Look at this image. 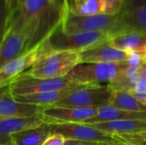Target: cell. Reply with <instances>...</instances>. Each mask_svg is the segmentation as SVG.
Wrapping results in <instances>:
<instances>
[{
	"label": "cell",
	"mask_w": 146,
	"mask_h": 145,
	"mask_svg": "<svg viewBox=\"0 0 146 145\" xmlns=\"http://www.w3.org/2000/svg\"><path fill=\"white\" fill-rule=\"evenodd\" d=\"M57 7H59L61 9L63 10V12L65 13V15L67 14V11H66V7H65V2L64 0H51Z\"/></svg>",
	"instance_id": "cell-32"
},
{
	"label": "cell",
	"mask_w": 146,
	"mask_h": 145,
	"mask_svg": "<svg viewBox=\"0 0 146 145\" xmlns=\"http://www.w3.org/2000/svg\"><path fill=\"white\" fill-rule=\"evenodd\" d=\"M113 91L109 85H93L78 90L51 107L102 108L110 106Z\"/></svg>",
	"instance_id": "cell-7"
},
{
	"label": "cell",
	"mask_w": 146,
	"mask_h": 145,
	"mask_svg": "<svg viewBox=\"0 0 146 145\" xmlns=\"http://www.w3.org/2000/svg\"><path fill=\"white\" fill-rule=\"evenodd\" d=\"M89 126L111 135L131 134L146 131L145 120L113 121L91 124Z\"/></svg>",
	"instance_id": "cell-17"
},
{
	"label": "cell",
	"mask_w": 146,
	"mask_h": 145,
	"mask_svg": "<svg viewBox=\"0 0 146 145\" xmlns=\"http://www.w3.org/2000/svg\"><path fill=\"white\" fill-rule=\"evenodd\" d=\"M79 64H80V52L51 50L48 47L35 63L23 73L36 79L63 78Z\"/></svg>",
	"instance_id": "cell-2"
},
{
	"label": "cell",
	"mask_w": 146,
	"mask_h": 145,
	"mask_svg": "<svg viewBox=\"0 0 146 145\" xmlns=\"http://www.w3.org/2000/svg\"><path fill=\"white\" fill-rule=\"evenodd\" d=\"M9 18V9L5 0H0V41L5 32Z\"/></svg>",
	"instance_id": "cell-25"
},
{
	"label": "cell",
	"mask_w": 146,
	"mask_h": 145,
	"mask_svg": "<svg viewBox=\"0 0 146 145\" xmlns=\"http://www.w3.org/2000/svg\"><path fill=\"white\" fill-rule=\"evenodd\" d=\"M111 46L131 53L146 54V33L132 31L114 37L108 42Z\"/></svg>",
	"instance_id": "cell-18"
},
{
	"label": "cell",
	"mask_w": 146,
	"mask_h": 145,
	"mask_svg": "<svg viewBox=\"0 0 146 145\" xmlns=\"http://www.w3.org/2000/svg\"><path fill=\"white\" fill-rule=\"evenodd\" d=\"M110 106L127 111L146 112V106L137 100L131 93L121 91H113Z\"/></svg>",
	"instance_id": "cell-22"
},
{
	"label": "cell",
	"mask_w": 146,
	"mask_h": 145,
	"mask_svg": "<svg viewBox=\"0 0 146 145\" xmlns=\"http://www.w3.org/2000/svg\"><path fill=\"white\" fill-rule=\"evenodd\" d=\"M105 0H86L84 3L73 5L69 12L79 16H89L104 14Z\"/></svg>",
	"instance_id": "cell-23"
},
{
	"label": "cell",
	"mask_w": 146,
	"mask_h": 145,
	"mask_svg": "<svg viewBox=\"0 0 146 145\" xmlns=\"http://www.w3.org/2000/svg\"><path fill=\"white\" fill-rule=\"evenodd\" d=\"M122 63H80L72 69L67 77L81 85H100L113 82L125 68Z\"/></svg>",
	"instance_id": "cell-5"
},
{
	"label": "cell",
	"mask_w": 146,
	"mask_h": 145,
	"mask_svg": "<svg viewBox=\"0 0 146 145\" xmlns=\"http://www.w3.org/2000/svg\"><path fill=\"white\" fill-rule=\"evenodd\" d=\"M20 1H21V0H9V6H8L9 15L10 13H12V12L16 9V7L18 6Z\"/></svg>",
	"instance_id": "cell-31"
},
{
	"label": "cell",
	"mask_w": 146,
	"mask_h": 145,
	"mask_svg": "<svg viewBox=\"0 0 146 145\" xmlns=\"http://www.w3.org/2000/svg\"><path fill=\"white\" fill-rule=\"evenodd\" d=\"M143 66H144V67H145V68H146V62H145V63L143 64Z\"/></svg>",
	"instance_id": "cell-36"
},
{
	"label": "cell",
	"mask_w": 146,
	"mask_h": 145,
	"mask_svg": "<svg viewBox=\"0 0 146 145\" xmlns=\"http://www.w3.org/2000/svg\"><path fill=\"white\" fill-rule=\"evenodd\" d=\"M97 108H55L47 107L42 111L44 123L58 125L65 123H83L94 117L98 113Z\"/></svg>",
	"instance_id": "cell-10"
},
{
	"label": "cell",
	"mask_w": 146,
	"mask_h": 145,
	"mask_svg": "<svg viewBox=\"0 0 146 145\" xmlns=\"http://www.w3.org/2000/svg\"><path fill=\"white\" fill-rule=\"evenodd\" d=\"M73 1H74V5H75V4H79V3H84L86 0H73Z\"/></svg>",
	"instance_id": "cell-34"
},
{
	"label": "cell",
	"mask_w": 146,
	"mask_h": 145,
	"mask_svg": "<svg viewBox=\"0 0 146 145\" xmlns=\"http://www.w3.org/2000/svg\"><path fill=\"white\" fill-rule=\"evenodd\" d=\"M80 63H122L129 53L111 46L108 42L80 52Z\"/></svg>",
	"instance_id": "cell-13"
},
{
	"label": "cell",
	"mask_w": 146,
	"mask_h": 145,
	"mask_svg": "<svg viewBox=\"0 0 146 145\" xmlns=\"http://www.w3.org/2000/svg\"><path fill=\"white\" fill-rule=\"evenodd\" d=\"M117 138L121 139L122 142L132 144L135 145H142L146 144V131L131 133V134H122L115 135Z\"/></svg>",
	"instance_id": "cell-24"
},
{
	"label": "cell",
	"mask_w": 146,
	"mask_h": 145,
	"mask_svg": "<svg viewBox=\"0 0 146 145\" xmlns=\"http://www.w3.org/2000/svg\"><path fill=\"white\" fill-rule=\"evenodd\" d=\"M75 85L78 83L72 81L67 76L57 79H36L21 73L14 79L8 87L11 96L15 97L62 90Z\"/></svg>",
	"instance_id": "cell-6"
},
{
	"label": "cell",
	"mask_w": 146,
	"mask_h": 145,
	"mask_svg": "<svg viewBox=\"0 0 146 145\" xmlns=\"http://www.w3.org/2000/svg\"><path fill=\"white\" fill-rule=\"evenodd\" d=\"M66 138L59 133H51L42 145H64Z\"/></svg>",
	"instance_id": "cell-28"
},
{
	"label": "cell",
	"mask_w": 146,
	"mask_h": 145,
	"mask_svg": "<svg viewBox=\"0 0 146 145\" xmlns=\"http://www.w3.org/2000/svg\"><path fill=\"white\" fill-rule=\"evenodd\" d=\"M44 107L17 103L9 93V87L0 88V117L26 118L41 116Z\"/></svg>",
	"instance_id": "cell-12"
},
{
	"label": "cell",
	"mask_w": 146,
	"mask_h": 145,
	"mask_svg": "<svg viewBox=\"0 0 146 145\" xmlns=\"http://www.w3.org/2000/svg\"><path fill=\"white\" fill-rule=\"evenodd\" d=\"M65 2V7H66V11L67 14L69 12L70 9L72 8V6L74 5V1L73 0H64Z\"/></svg>",
	"instance_id": "cell-33"
},
{
	"label": "cell",
	"mask_w": 146,
	"mask_h": 145,
	"mask_svg": "<svg viewBox=\"0 0 146 145\" xmlns=\"http://www.w3.org/2000/svg\"><path fill=\"white\" fill-rule=\"evenodd\" d=\"M49 126L51 133L62 134L66 139L101 143L110 145L121 142L117 139L115 135L101 132L84 123H65Z\"/></svg>",
	"instance_id": "cell-8"
},
{
	"label": "cell",
	"mask_w": 146,
	"mask_h": 145,
	"mask_svg": "<svg viewBox=\"0 0 146 145\" xmlns=\"http://www.w3.org/2000/svg\"><path fill=\"white\" fill-rule=\"evenodd\" d=\"M145 62H146V54H145Z\"/></svg>",
	"instance_id": "cell-37"
},
{
	"label": "cell",
	"mask_w": 146,
	"mask_h": 145,
	"mask_svg": "<svg viewBox=\"0 0 146 145\" xmlns=\"http://www.w3.org/2000/svg\"><path fill=\"white\" fill-rule=\"evenodd\" d=\"M142 145H146V144H142Z\"/></svg>",
	"instance_id": "cell-38"
},
{
	"label": "cell",
	"mask_w": 146,
	"mask_h": 145,
	"mask_svg": "<svg viewBox=\"0 0 146 145\" xmlns=\"http://www.w3.org/2000/svg\"><path fill=\"white\" fill-rule=\"evenodd\" d=\"M51 134L50 126L44 123L38 127L25 130L13 135L14 145H42Z\"/></svg>",
	"instance_id": "cell-21"
},
{
	"label": "cell",
	"mask_w": 146,
	"mask_h": 145,
	"mask_svg": "<svg viewBox=\"0 0 146 145\" xmlns=\"http://www.w3.org/2000/svg\"><path fill=\"white\" fill-rule=\"evenodd\" d=\"M64 15L51 0H21L9 14L6 28L25 35L27 52L45 41L62 24Z\"/></svg>",
	"instance_id": "cell-1"
},
{
	"label": "cell",
	"mask_w": 146,
	"mask_h": 145,
	"mask_svg": "<svg viewBox=\"0 0 146 145\" xmlns=\"http://www.w3.org/2000/svg\"><path fill=\"white\" fill-rule=\"evenodd\" d=\"M133 92L137 93H145L146 92V68L142 66L137 82L135 85V89Z\"/></svg>",
	"instance_id": "cell-27"
},
{
	"label": "cell",
	"mask_w": 146,
	"mask_h": 145,
	"mask_svg": "<svg viewBox=\"0 0 146 145\" xmlns=\"http://www.w3.org/2000/svg\"><path fill=\"white\" fill-rule=\"evenodd\" d=\"M125 120H145L146 112H133L118 109L110 106L98 108L97 115L83 122L86 125L113 121H125Z\"/></svg>",
	"instance_id": "cell-19"
},
{
	"label": "cell",
	"mask_w": 146,
	"mask_h": 145,
	"mask_svg": "<svg viewBox=\"0 0 146 145\" xmlns=\"http://www.w3.org/2000/svg\"><path fill=\"white\" fill-rule=\"evenodd\" d=\"M27 52V38L18 31L6 28L0 41V68Z\"/></svg>",
	"instance_id": "cell-14"
},
{
	"label": "cell",
	"mask_w": 146,
	"mask_h": 145,
	"mask_svg": "<svg viewBox=\"0 0 146 145\" xmlns=\"http://www.w3.org/2000/svg\"><path fill=\"white\" fill-rule=\"evenodd\" d=\"M110 39L111 37L110 34L98 32L66 34L59 26L45 41L51 50H74L81 52L107 43Z\"/></svg>",
	"instance_id": "cell-4"
},
{
	"label": "cell",
	"mask_w": 146,
	"mask_h": 145,
	"mask_svg": "<svg viewBox=\"0 0 146 145\" xmlns=\"http://www.w3.org/2000/svg\"><path fill=\"white\" fill-rule=\"evenodd\" d=\"M123 0H105V11L106 15H117L119 14Z\"/></svg>",
	"instance_id": "cell-26"
},
{
	"label": "cell",
	"mask_w": 146,
	"mask_h": 145,
	"mask_svg": "<svg viewBox=\"0 0 146 145\" xmlns=\"http://www.w3.org/2000/svg\"><path fill=\"white\" fill-rule=\"evenodd\" d=\"M110 145H135V144H128V143H125V142H121V143H118V144H110Z\"/></svg>",
	"instance_id": "cell-35"
},
{
	"label": "cell",
	"mask_w": 146,
	"mask_h": 145,
	"mask_svg": "<svg viewBox=\"0 0 146 145\" xmlns=\"http://www.w3.org/2000/svg\"><path fill=\"white\" fill-rule=\"evenodd\" d=\"M142 66L131 65L126 62L125 68L113 82L108 84L109 86L112 91H127L129 93L133 92L135 89L136 82Z\"/></svg>",
	"instance_id": "cell-20"
},
{
	"label": "cell",
	"mask_w": 146,
	"mask_h": 145,
	"mask_svg": "<svg viewBox=\"0 0 146 145\" xmlns=\"http://www.w3.org/2000/svg\"><path fill=\"white\" fill-rule=\"evenodd\" d=\"M44 124L42 116L26 118H2L0 117V145H14L13 135Z\"/></svg>",
	"instance_id": "cell-15"
},
{
	"label": "cell",
	"mask_w": 146,
	"mask_h": 145,
	"mask_svg": "<svg viewBox=\"0 0 146 145\" xmlns=\"http://www.w3.org/2000/svg\"><path fill=\"white\" fill-rule=\"evenodd\" d=\"M119 15L123 33L132 31L146 33V0H123Z\"/></svg>",
	"instance_id": "cell-11"
},
{
	"label": "cell",
	"mask_w": 146,
	"mask_h": 145,
	"mask_svg": "<svg viewBox=\"0 0 146 145\" xmlns=\"http://www.w3.org/2000/svg\"><path fill=\"white\" fill-rule=\"evenodd\" d=\"M47 48V44L44 41L32 50L21 55L3 65L0 68V88L7 86L14 79L27 71Z\"/></svg>",
	"instance_id": "cell-9"
},
{
	"label": "cell",
	"mask_w": 146,
	"mask_h": 145,
	"mask_svg": "<svg viewBox=\"0 0 146 145\" xmlns=\"http://www.w3.org/2000/svg\"><path fill=\"white\" fill-rule=\"evenodd\" d=\"M131 94L139 100L141 103L145 104L146 106V92L145 93H137V92H131Z\"/></svg>",
	"instance_id": "cell-30"
},
{
	"label": "cell",
	"mask_w": 146,
	"mask_h": 145,
	"mask_svg": "<svg viewBox=\"0 0 146 145\" xmlns=\"http://www.w3.org/2000/svg\"><path fill=\"white\" fill-rule=\"evenodd\" d=\"M89 85H81L78 84L74 86L57 90V91H47V92H42L38 94H33L28 96H21V97H13L17 103H25V104H30V105H36L40 107H51L54 104L57 103L59 101L64 99L65 97H68L73 92L86 88Z\"/></svg>",
	"instance_id": "cell-16"
},
{
	"label": "cell",
	"mask_w": 146,
	"mask_h": 145,
	"mask_svg": "<svg viewBox=\"0 0 146 145\" xmlns=\"http://www.w3.org/2000/svg\"><path fill=\"white\" fill-rule=\"evenodd\" d=\"M64 145H110L101 143H94V142H85V141H79V140H72V139H66Z\"/></svg>",
	"instance_id": "cell-29"
},
{
	"label": "cell",
	"mask_w": 146,
	"mask_h": 145,
	"mask_svg": "<svg viewBox=\"0 0 146 145\" xmlns=\"http://www.w3.org/2000/svg\"><path fill=\"white\" fill-rule=\"evenodd\" d=\"M62 31L66 34L77 32H105L111 38L123 33L120 15H96L79 16L68 12L62 19L60 25Z\"/></svg>",
	"instance_id": "cell-3"
}]
</instances>
